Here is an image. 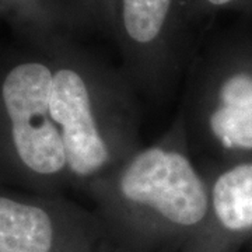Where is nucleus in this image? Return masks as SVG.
Here are the masks:
<instances>
[{
	"label": "nucleus",
	"mask_w": 252,
	"mask_h": 252,
	"mask_svg": "<svg viewBox=\"0 0 252 252\" xmlns=\"http://www.w3.org/2000/svg\"><path fill=\"white\" fill-rule=\"evenodd\" d=\"M210 129L227 149L252 150V74L235 73L221 84Z\"/></svg>",
	"instance_id": "20e7f679"
},
{
	"label": "nucleus",
	"mask_w": 252,
	"mask_h": 252,
	"mask_svg": "<svg viewBox=\"0 0 252 252\" xmlns=\"http://www.w3.org/2000/svg\"><path fill=\"white\" fill-rule=\"evenodd\" d=\"M212 203L219 223L225 230L252 228V162L235 165L217 178Z\"/></svg>",
	"instance_id": "423d86ee"
},
{
	"label": "nucleus",
	"mask_w": 252,
	"mask_h": 252,
	"mask_svg": "<svg viewBox=\"0 0 252 252\" xmlns=\"http://www.w3.org/2000/svg\"><path fill=\"white\" fill-rule=\"evenodd\" d=\"M174 0H119V17L125 36L136 45L158 41L171 16Z\"/></svg>",
	"instance_id": "0eeeda50"
},
{
	"label": "nucleus",
	"mask_w": 252,
	"mask_h": 252,
	"mask_svg": "<svg viewBox=\"0 0 252 252\" xmlns=\"http://www.w3.org/2000/svg\"><path fill=\"white\" fill-rule=\"evenodd\" d=\"M54 224L44 209L0 198V252H51Z\"/></svg>",
	"instance_id": "39448f33"
},
{
	"label": "nucleus",
	"mask_w": 252,
	"mask_h": 252,
	"mask_svg": "<svg viewBox=\"0 0 252 252\" xmlns=\"http://www.w3.org/2000/svg\"><path fill=\"white\" fill-rule=\"evenodd\" d=\"M206 4L212 6V7H217V9H221V7H230V6H234L238 4L240 1L243 0H203Z\"/></svg>",
	"instance_id": "6e6552de"
},
{
	"label": "nucleus",
	"mask_w": 252,
	"mask_h": 252,
	"mask_svg": "<svg viewBox=\"0 0 252 252\" xmlns=\"http://www.w3.org/2000/svg\"><path fill=\"white\" fill-rule=\"evenodd\" d=\"M129 202L149 207L181 227L199 224L207 215L206 187L184 154L152 147L127 164L119 181Z\"/></svg>",
	"instance_id": "f03ea898"
},
{
	"label": "nucleus",
	"mask_w": 252,
	"mask_h": 252,
	"mask_svg": "<svg viewBox=\"0 0 252 252\" xmlns=\"http://www.w3.org/2000/svg\"><path fill=\"white\" fill-rule=\"evenodd\" d=\"M54 74L38 62L11 69L1 86L13 142L24 165L41 175H54L67 165L61 130L49 114Z\"/></svg>",
	"instance_id": "f257e3e1"
},
{
	"label": "nucleus",
	"mask_w": 252,
	"mask_h": 252,
	"mask_svg": "<svg viewBox=\"0 0 252 252\" xmlns=\"http://www.w3.org/2000/svg\"><path fill=\"white\" fill-rule=\"evenodd\" d=\"M49 114L61 127L70 170L80 177L99 171L108 161L109 153L93 117L89 89L79 73L72 69L55 73Z\"/></svg>",
	"instance_id": "7ed1b4c3"
}]
</instances>
